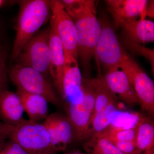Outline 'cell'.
<instances>
[{
  "label": "cell",
  "instance_id": "9",
  "mask_svg": "<svg viewBox=\"0 0 154 154\" xmlns=\"http://www.w3.org/2000/svg\"><path fill=\"white\" fill-rule=\"evenodd\" d=\"M102 31L96 45L95 55L107 70L118 68L127 54L122 49L112 27L101 24Z\"/></svg>",
  "mask_w": 154,
  "mask_h": 154
},
{
  "label": "cell",
  "instance_id": "29",
  "mask_svg": "<svg viewBox=\"0 0 154 154\" xmlns=\"http://www.w3.org/2000/svg\"><path fill=\"white\" fill-rule=\"evenodd\" d=\"M5 3V1H2V0H0V8L4 5Z\"/></svg>",
  "mask_w": 154,
  "mask_h": 154
},
{
  "label": "cell",
  "instance_id": "8",
  "mask_svg": "<svg viewBox=\"0 0 154 154\" xmlns=\"http://www.w3.org/2000/svg\"><path fill=\"white\" fill-rule=\"evenodd\" d=\"M51 22L55 26L64 53L78 57L76 30L74 22L66 13L60 1H50Z\"/></svg>",
  "mask_w": 154,
  "mask_h": 154
},
{
  "label": "cell",
  "instance_id": "28",
  "mask_svg": "<svg viewBox=\"0 0 154 154\" xmlns=\"http://www.w3.org/2000/svg\"><path fill=\"white\" fill-rule=\"evenodd\" d=\"M66 154H85L82 152L79 151H73L69 152L68 153Z\"/></svg>",
  "mask_w": 154,
  "mask_h": 154
},
{
  "label": "cell",
  "instance_id": "6",
  "mask_svg": "<svg viewBox=\"0 0 154 154\" xmlns=\"http://www.w3.org/2000/svg\"><path fill=\"white\" fill-rule=\"evenodd\" d=\"M50 33V28H47L33 36L22 48L16 60L17 64L34 69L44 75L49 73Z\"/></svg>",
  "mask_w": 154,
  "mask_h": 154
},
{
  "label": "cell",
  "instance_id": "18",
  "mask_svg": "<svg viewBox=\"0 0 154 154\" xmlns=\"http://www.w3.org/2000/svg\"><path fill=\"white\" fill-rule=\"evenodd\" d=\"M120 27L126 33L127 38L140 44L154 41V22L146 19L134 20L126 22Z\"/></svg>",
  "mask_w": 154,
  "mask_h": 154
},
{
  "label": "cell",
  "instance_id": "7",
  "mask_svg": "<svg viewBox=\"0 0 154 154\" xmlns=\"http://www.w3.org/2000/svg\"><path fill=\"white\" fill-rule=\"evenodd\" d=\"M119 68L124 72L127 75L143 109L149 115L153 116V81L128 54L119 66Z\"/></svg>",
  "mask_w": 154,
  "mask_h": 154
},
{
  "label": "cell",
  "instance_id": "10",
  "mask_svg": "<svg viewBox=\"0 0 154 154\" xmlns=\"http://www.w3.org/2000/svg\"><path fill=\"white\" fill-rule=\"evenodd\" d=\"M64 58L63 75L58 92L68 105L82 99L83 78L77 59L66 53H64Z\"/></svg>",
  "mask_w": 154,
  "mask_h": 154
},
{
  "label": "cell",
  "instance_id": "11",
  "mask_svg": "<svg viewBox=\"0 0 154 154\" xmlns=\"http://www.w3.org/2000/svg\"><path fill=\"white\" fill-rule=\"evenodd\" d=\"M43 123L49 134L54 150L57 153L65 151L74 139L73 130L67 117L53 113L48 116Z\"/></svg>",
  "mask_w": 154,
  "mask_h": 154
},
{
  "label": "cell",
  "instance_id": "25",
  "mask_svg": "<svg viewBox=\"0 0 154 154\" xmlns=\"http://www.w3.org/2000/svg\"><path fill=\"white\" fill-rule=\"evenodd\" d=\"M14 126L0 122V145L9 139L14 129Z\"/></svg>",
  "mask_w": 154,
  "mask_h": 154
},
{
  "label": "cell",
  "instance_id": "27",
  "mask_svg": "<svg viewBox=\"0 0 154 154\" xmlns=\"http://www.w3.org/2000/svg\"><path fill=\"white\" fill-rule=\"evenodd\" d=\"M139 154H154V148L152 149H151L149 150L148 151H147L144 152L143 153Z\"/></svg>",
  "mask_w": 154,
  "mask_h": 154
},
{
  "label": "cell",
  "instance_id": "14",
  "mask_svg": "<svg viewBox=\"0 0 154 154\" xmlns=\"http://www.w3.org/2000/svg\"><path fill=\"white\" fill-rule=\"evenodd\" d=\"M103 77L111 92L118 95L127 104L134 105L139 103L127 75L123 71L118 68L109 69Z\"/></svg>",
  "mask_w": 154,
  "mask_h": 154
},
{
  "label": "cell",
  "instance_id": "5",
  "mask_svg": "<svg viewBox=\"0 0 154 154\" xmlns=\"http://www.w3.org/2000/svg\"><path fill=\"white\" fill-rule=\"evenodd\" d=\"M10 139L14 141L30 154H56L43 123L24 119L14 126Z\"/></svg>",
  "mask_w": 154,
  "mask_h": 154
},
{
  "label": "cell",
  "instance_id": "17",
  "mask_svg": "<svg viewBox=\"0 0 154 154\" xmlns=\"http://www.w3.org/2000/svg\"><path fill=\"white\" fill-rule=\"evenodd\" d=\"M17 94L20 97L24 111L29 120L39 122L45 120L48 116V102L43 96L26 93L17 89Z\"/></svg>",
  "mask_w": 154,
  "mask_h": 154
},
{
  "label": "cell",
  "instance_id": "24",
  "mask_svg": "<svg viewBox=\"0 0 154 154\" xmlns=\"http://www.w3.org/2000/svg\"><path fill=\"white\" fill-rule=\"evenodd\" d=\"M9 139L0 145V154H30L19 144Z\"/></svg>",
  "mask_w": 154,
  "mask_h": 154
},
{
  "label": "cell",
  "instance_id": "16",
  "mask_svg": "<svg viewBox=\"0 0 154 154\" xmlns=\"http://www.w3.org/2000/svg\"><path fill=\"white\" fill-rule=\"evenodd\" d=\"M137 130L136 125L134 127L125 128L111 124L102 132L116 147L124 153L136 154Z\"/></svg>",
  "mask_w": 154,
  "mask_h": 154
},
{
  "label": "cell",
  "instance_id": "15",
  "mask_svg": "<svg viewBox=\"0 0 154 154\" xmlns=\"http://www.w3.org/2000/svg\"><path fill=\"white\" fill-rule=\"evenodd\" d=\"M25 112L17 93L6 90L0 95V117L5 124L16 126L24 120Z\"/></svg>",
  "mask_w": 154,
  "mask_h": 154
},
{
  "label": "cell",
  "instance_id": "26",
  "mask_svg": "<svg viewBox=\"0 0 154 154\" xmlns=\"http://www.w3.org/2000/svg\"><path fill=\"white\" fill-rule=\"evenodd\" d=\"M154 15V1H148L146 5V16L153 18Z\"/></svg>",
  "mask_w": 154,
  "mask_h": 154
},
{
  "label": "cell",
  "instance_id": "3",
  "mask_svg": "<svg viewBox=\"0 0 154 154\" xmlns=\"http://www.w3.org/2000/svg\"><path fill=\"white\" fill-rule=\"evenodd\" d=\"M82 99L68 105L67 118L72 125L74 138L82 141L91 136V125L96 104L95 79H83Z\"/></svg>",
  "mask_w": 154,
  "mask_h": 154
},
{
  "label": "cell",
  "instance_id": "20",
  "mask_svg": "<svg viewBox=\"0 0 154 154\" xmlns=\"http://www.w3.org/2000/svg\"><path fill=\"white\" fill-rule=\"evenodd\" d=\"M85 143L88 154H126L119 149L102 132L92 134Z\"/></svg>",
  "mask_w": 154,
  "mask_h": 154
},
{
  "label": "cell",
  "instance_id": "4",
  "mask_svg": "<svg viewBox=\"0 0 154 154\" xmlns=\"http://www.w3.org/2000/svg\"><path fill=\"white\" fill-rule=\"evenodd\" d=\"M8 75L17 89L43 96L53 105L59 104V99L52 84L40 72L17 64L8 71Z\"/></svg>",
  "mask_w": 154,
  "mask_h": 154
},
{
  "label": "cell",
  "instance_id": "22",
  "mask_svg": "<svg viewBox=\"0 0 154 154\" xmlns=\"http://www.w3.org/2000/svg\"><path fill=\"white\" fill-rule=\"evenodd\" d=\"M60 2L66 13L72 19L82 11L85 0H62Z\"/></svg>",
  "mask_w": 154,
  "mask_h": 154
},
{
  "label": "cell",
  "instance_id": "1",
  "mask_svg": "<svg viewBox=\"0 0 154 154\" xmlns=\"http://www.w3.org/2000/svg\"><path fill=\"white\" fill-rule=\"evenodd\" d=\"M51 14L50 1L29 0L20 2L11 60H16L25 44L35 36Z\"/></svg>",
  "mask_w": 154,
  "mask_h": 154
},
{
  "label": "cell",
  "instance_id": "13",
  "mask_svg": "<svg viewBox=\"0 0 154 154\" xmlns=\"http://www.w3.org/2000/svg\"><path fill=\"white\" fill-rule=\"evenodd\" d=\"M49 48L50 61L49 74L57 91L60 88L65 66L64 51L63 45L58 35L55 26L50 21Z\"/></svg>",
  "mask_w": 154,
  "mask_h": 154
},
{
  "label": "cell",
  "instance_id": "2",
  "mask_svg": "<svg viewBox=\"0 0 154 154\" xmlns=\"http://www.w3.org/2000/svg\"><path fill=\"white\" fill-rule=\"evenodd\" d=\"M96 14L95 1L85 0L82 11L72 19L76 30L78 56H79L87 69L95 55L102 31V26L96 18Z\"/></svg>",
  "mask_w": 154,
  "mask_h": 154
},
{
  "label": "cell",
  "instance_id": "12",
  "mask_svg": "<svg viewBox=\"0 0 154 154\" xmlns=\"http://www.w3.org/2000/svg\"><path fill=\"white\" fill-rule=\"evenodd\" d=\"M105 2L116 27L136 20L138 17L142 20L146 19L147 0H107Z\"/></svg>",
  "mask_w": 154,
  "mask_h": 154
},
{
  "label": "cell",
  "instance_id": "19",
  "mask_svg": "<svg viewBox=\"0 0 154 154\" xmlns=\"http://www.w3.org/2000/svg\"><path fill=\"white\" fill-rule=\"evenodd\" d=\"M136 138V154L143 153L154 148V125L148 117L139 116L137 122Z\"/></svg>",
  "mask_w": 154,
  "mask_h": 154
},
{
  "label": "cell",
  "instance_id": "21",
  "mask_svg": "<svg viewBox=\"0 0 154 154\" xmlns=\"http://www.w3.org/2000/svg\"><path fill=\"white\" fill-rule=\"evenodd\" d=\"M125 44L126 47L133 52L142 56L149 61L151 65L153 72L154 71V50L147 48L140 44L134 42L128 38L125 39Z\"/></svg>",
  "mask_w": 154,
  "mask_h": 154
},
{
  "label": "cell",
  "instance_id": "23",
  "mask_svg": "<svg viewBox=\"0 0 154 154\" xmlns=\"http://www.w3.org/2000/svg\"><path fill=\"white\" fill-rule=\"evenodd\" d=\"M7 53L5 50L0 49V95L7 90L8 71L6 66Z\"/></svg>",
  "mask_w": 154,
  "mask_h": 154
}]
</instances>
